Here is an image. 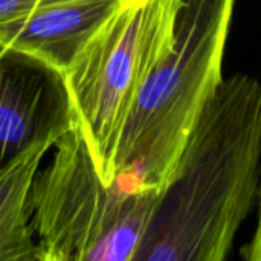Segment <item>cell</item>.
<instances>
[{"mask_svg": "<svg viewBox=\"0 0 261 261\" xmlns=\"http://www.w3.org/2000/svg\"><path fill=\"white\" fill-rule=\"evenodd\" d=\"M46 139L29 147L0 171V261H40L29 210V193L44 154Z\"/></svg>", "mask_w": 261, "mask_h": 261, "instance_id": "7", "label": "cell"}, {"mask_svg": "<svg viewBox=\"0 0 261 261\" xmlns=\"http://www.w3.org/2000/svg\"><path fill=\"white\" fill-rule=\"evenodd\" d=\"M55 148L29 193L40 261L135 260L162 191L106 185L78 121Z\"/></svg>", "mask_w": 261, "mask_h": 261, "instance_id": "3", "label": "cell"}, {"mask_svg": "<svg viewBox=\"0 0 261 261\" xmlns=\"http://www.w3.org/2000/svg\"><path fill=\"white\" fill-rule=\"evenodd\" d=\"M236 0H184L176 43L139 92L124 127L115 182L162 191L206 101L222 83Z\"/></svg>", "mask_w": 261, "mask_h": 261, "instance_id": "2", "label": "cell"}, {"mask_svg": "<svg viewBox=\"0 0 261 261\" xmlns=\"http://www.w3.org/2000/svg\"><path fill=\"white\" fill-rule=\"evenodd\" d=\"M242 257L248 261H261V190H260V210H258V222L254 239L242 248Z\"/></svg>", "mask_w": 261, "mask_h": 261, "instance_id": "9", "label": "cell"}, {"mask_svg": "<svg viewBox=\"0 0 261 261\" xmlns=\"http://www.w3.org/2000/svg\"><path fill=\"white\" fill-rule=\"evenodd\" d=\"M184 0H121L64 72L90 156L112 185L118 145L141 89L170 55Z\"/></svg>", "mask_w": 261, "mask_h": 261, "instance_id": "4", "label": "cell"}, {"mask_svg": "<svg viewBox=\"0 0 261 261\" xmlns=\"http://www.w3.org/2000/svg\"><path fill=\"white\" fill-rule=\"evenodd\" d=\"M260 162L261 81L236 73L202 109L135 260H225L252 208Z\"/></svg>", "mask_w": 261, "mask_h": 261, "instance_id": "1", "label": "cell"}, {"mask_svg": "<svg viewBox=\"0 0 261 261\" xmlns=\"http://www.w3.org/2000/svg\"><path fill=\"white\" fill-rule=\"evenodd\" d=\"M61 0H0V23L17 18L44 5H50Z\"/></svg>", "mask_w": 261, "mask_h": 261, "instance_id": "8", "label": "cell"}, {"mask_svg": "<svg viewBox=\"0 0 261 261\" xmlns=\"http://www.w3.org/2000/svg\"><path fill=\"white\" fill-rule=\"evenodd\" d=\"M76 122L64 75L0 38V171L37 142Z\"/></svg>", "mask_w": 261, "mask_h": 261, "instance_id": "5", "label": "cell"}, {"mask_svg": "<svg viewBox=\"0 0 261 261\" xmlns=\"http://www.w3.org/2000/svg\"><path fill=\"white\" fill-rule=\"evenodd\" d=\"M121 0H61L0 23V38L63 75Z\"/></svg>", "mask_w": 261, "mask_h": 261, "instance_id": "6", "label": "cell"}]
</instances>
